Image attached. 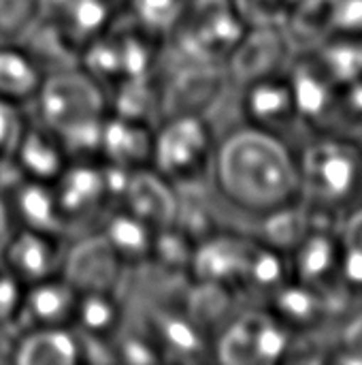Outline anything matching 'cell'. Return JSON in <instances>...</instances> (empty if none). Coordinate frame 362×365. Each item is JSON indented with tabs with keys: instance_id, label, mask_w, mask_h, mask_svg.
<instances>
[{
	"instance_id": "9a60e30c",
	"label": "cell",
	"mask_w": 362,
	"mask_h": 365,
	"mask_svg": "<svg viewBox=\"0 0 362 365\" xmlns=\"http://www.w3.org/2000/svg\"><path fill=\"white\" fill-rule=\"evenodd\" d=\"M0 195L4 197L13 227L68 240V229L53 184L28 180L13 171L11 178L0 186Z\"/></svg>"
},
{
	"instance_id": "44dd1931",
	"label": "cell",
	"mask_w": 362,
	"mask_h": 365,
	"mask_svg": "<svg viewBox=\"0 0 362 365\" xmlns=\"http://www.w3.org/2000/svg\"><path fill=\"white\" fill-rule=\"evenodd\" d=\"M98 233L107 240V244L115 250L128 269L147 265L151 261L156 229L126 207H113L102 220Z\"/></svg>"
},
{
	"instance_id": "ffe728a7",
	"label": "cell",
	"mask_w": 362,
	"mask_h": 365,
	"mask_svg": "<svg viewBox=\"0 0 362 365\" xmlns=\"http://www.w3.org/2000/svg\"><path fill=\"white\" fill-rule=\"evenodd\" d=\"M156 126L132 122L107 111L102 124L100 160L122 167L126 171H139L151 167Z\"/></svg>"
},
{
	"instance_id": "4316f807",
	"label": "cell",
	"mask_w": 362,
	"mask_h": 365,
	"mask_svg": "<svg viewBox=\"0 0 362 365\" xmlns=\"http://www.w3.org/2000/svg\"><path fill=\"white\" fill-rule=\"evenodd\" d=\"M188 0H124V15L143 30L166 38L186 11Z\"/></svg>"
},
{
	"instance_id": "5b68a950",
	"label": "cell",
	"mask_w": 362,
	"mask_h": 365,
	"mask_svg": "<svg viewBox=\"0 0 362 365\" xmlns=\"http://www.w3.org/2000/svg\"><path fill=\"white\" fill-rule=\"evenodd\" d=\"M305 334L284 325L267 308L239 310L213 338V357L224 364L294 361V349Z\"/></svg>"
},
{
	"instance_id": "8992f818",
	"label": "cell",
	"mask_w": 362,
	"mask_h": 365,
	"mask_svg": "<svg viewBox=\"0 0 362 365\" xmlns=\"http://www.w3.org/2000/svg\"><path fill=\"white\" fill-rule=\"evenodd\" d=\"M105 90L77 64L47 73L28 113L60 133L73 124L107 115Z\"/></svg>"
},
{
	"instance_id": "2e32d148",
	"label": "cell",
	"mask_w": 362,
	"mask_h": 365,
	"mask_svg": "<svg viewBox=\"0 0 362 365\" xmlns=\"http://www.w3.org/2000/svg\"><path fill=\"white\" fill-rule=\"evenodd\" d=\"M9 163L15 169V173L21 178L53 184L62 175L70 158L62 145L60 135L28 113L26 128Z\"/></svg>"
},
{
	"instance_id": "7402d4cb",
	"label": "cell",
	"mask_w": 362,
	"mask_h": 365,
	"mask_svg": "<svg viewBox=\"0 0 362 365\" xmlns=\"http://www.w3.org/2000/svg\"><path fill=\"white\" fill-rule=\"evenodd\" d=\"M107 109L113 115L158 126V122L162 120L160 75L122 79L107 92Z\"/></svg>"
},
{
	"instance_id": "8fae6325",
	"label": "cell",
	"mask_w": 362,
	"mask_h": 365,
	"mask_svg": "<svg viewBox=\"0 0 362 365\" xmlns=\"http://www.w3.org/2000/svg\"><path fill=\"white\" fill-rule=\"evenodd\" d=\"M299 115L309 133L333 130L339 101V86L324 71L309 49L297 51L288 73Z\"/></svg>"
},
{
	"instance_id": "836d02e7",
	"label": "cell",
	"mask_w": 362,
	"mask_h": 365,
	"mask_svg": "<svg viewBox=\"0 0 362 365\" xmlns=\"http://www.w3.org/2000/svg\"><path fill=\"white\" fill-rule=\"evenodd\" d=\"M339 240L346 246L362 248V203L348 210L339 220Z\"/></svg>"
},
{
	"instance_id": "7a4b0ae2",
	"label": "cell",
	"mask_w": 362,
	"mask_h": 365,
	"mask_svg": "<svg viewBox=\"0 0 362 365\" xmlns=\"http://www.w3.org/2000/svg\"><path fill=\"white\" fill-rule=\"evenodd\" d=\"M299 199L318 214L341 220L362 203V139L322 130L297 148Z\"/></svg>"
},
{
	"instance_id": "9c48e42d",
	"label": "cell",
	"mask_w": 362,
	"mask_h": 365,
	"mask_svg": "<svg viewBox=\"0 0 362 365\" xmlns=\"http://www.w3.org/2000/svg\"><path fill=\"white\" fill-rule=\"evenodd\" d=\"M162 118L203 115L209 118L233 88L226 64L183 62L162 64Z\"/></svg>"
},
{
	"instance_id": "5bb4252c",
	"label": "cell",
	"mask_w": 362,
	"mask_h": 365,
	"mask_svg": "<svg viewBox=\"0 0 362 365\" xmlns=\"http://www.w3.org/2000/svg\"><path fill=\"white\" fill-rule=\"evenodd\" d=\"M128 267L96 231L83 237L70 240L62 276L81 291H119Z\"/></svg>"
},
{
	"instance_id": "d590c367",
	"label": "cell",
	"mask_w": 362,
	"mask_h": 365,
	"mask_svg": "<svg viewBox=\"0 0 362 365\" xmlns=\"http://www.w3.org/2000/svg\"><path fill=\"white\" fill-rule=\"evenodd\" d=\"M13 173V167H11V163L9 160H4V158H0V186L9 180V175Z\"/></svg>"
},
{
	"instance_id": "83f0119b",
	"label": "cell",
	"mask_w": 362,
	"mask_h": 365,
	"mask_svg": "<svg viewBox=\"0 0 362 365\" xmlns=\"http://www.w3.org/2000/svg\"><path fill=\"white\" fill-rule=\"evenodd\" d=\"M43 13V0H0V43H19Z\"/></svg>"
},
{
	"instance_id": "4fadbf2b",
	"label": "cell",
	"mask_w": 362,
	"mask_h": 365,
	"mask_svg": "<svg viewBox=\"0 0 362 365\" xmlns=\"http://www.w3.org/2000/svg\"><path fill=\"white\" fill-rule=\"evenodd\" d=\"M122 15L124 0H43V17L58 30L75 58Z\"/></svg>"
},
{
	"instance_id": "d6986e66",
	"label": "cell",
	"mask_w": 362,
	"mask_h": 365,
	"mask_svg": "<svg viewBox=\"0 0 362 365\" xmlns=\"http://www.w3.org/2000/svg\"><path fill=\"white\" fill-rule=\"evenodd\" d=\"M156 231L173 227L179 207V190L151 167L130 173L124 199L119 203Z\"/></svg>"
},
{
	"instance_id": "d6a6232c",
	"label": "cell",
	"mask_w": 362,
	"mask_h": 365,
	"mask_svg": "<svg viewBox=\"0 0 362 365\" xmlns=\"http://www.w3.org/2000/svg\"><path fill=\"white\" fill-rule=\"evenodd\" d=\"M358 34H362V0H331L329 36Z\"/></svg>"
},
{
	"instance_id": "30bf717a",
	"label": "cell",
	"mask_w": 362,
	"mask_h": 365,
	"mask_svg": "<svg viewBox=\"0 0 362 365\" xmlns=\"http://www.w3.org/2000/svg\"><path fill=\"white\" fill-rule=\"evenodd\" d=\"M297 51L299 49L286 28L250 24L243 38L226 60L230 83L239 88L262 77L286 75Z\"/></svg>"
},
{
	"instance_id": "484cf974",
	"label": "cell",
	"mask_w": 362,
	"mask_h": 365,
	"mask_svg": "<svg viewBox=\"0 0 362 365\" xmlns=\"http://www.w3.org/2000/svg\"><path fill=\"white\" fill-rule=\"evenodd\" d=\"M333 81L344 88L362 77V34L358 36H326L309 49Z\"/></svg>"
},
{
	"instance_id": "1f68e13d",
	"label": "cell",
	"mask_w": 362,
	"mask_h": 365,
	"mask_svg": "<svg viewBox=\"0 0 362 365\" xmlns=\"http://www.w3.org/2000/svg\"><path fill=\"white\" fill-rule=\"evenodd\" d=\"M28 122V109L0 98V158L9 160Z\"/></svg>"
},
{
	"instance_id": "e0dca14e",
	"label": "cell",
	"mask_w": 362,
	"mask_h": 365,
	"mask_svg": "<svg viewBox=\"0 0 362 365\" xmlns=\"http://www.w3.org/2000/svg\"><path fill=\"white\" fill-rule=\"evenodd\" d=\"M79 291L62 276L26 287L17 331L32 327H73Z\"/></svg>"
},
{
	"instance_id": "d4e9b609",
	"label": "cell",
	"mask_w": 362,
	"mask_h": 365,
	"mask_svg": "<svg viewBox=\"0 0 362 365\" xmlns=\"http://www.w3.org/2000/svg\"><path fill=\"white\" fill-rule=\"evenodd\" d=\"M126 317V306L115 291H81L75 308L73 327L90 340L111 344Z\"/></svg>"
},
{
	"instance_id": "f1b7e54d",
	"label": "cell",
	"mask_w": 362,
	"mask_h": 365,
	"mask_svg": "<svg viewBox=\"0 0 362 365\" xmlns=\"http://www.w3.org/2000/svg\"><path fill=\"white\" fill-rule=\"evenodd\" d=\"M333 130L362 139V77L346 83L339 90Z\"/></svg>"
},
{
	"instance_id": "6da1fadb",
	"label": "cell",
	"mask_w": 362,
	"mask_h": 365,
	"mask_svg": "<svg viewBox=\"0 0 362 365\" xmlns=\"http://www.w3.org/2000/svg\"><path fill=\"white\" fill-rule=\"evenodd\" d=\"M209 186L243 222H252L299 199L297 150L254 126L220 133Z\"/></svg>"
},
{
	"instance_id": "ba28073f",
	"label": "cell",
	"mask_w": 362,
	"mask_h": 365,
	"mask_svg": "<svg viewBox=\"0 0 362 365\" xmlns=\"http://www.w3.org/2000/svg\"><path fill=\"white\" fill-rule=\"evenodd\" d=\"M237 90V113L239 124L254 126L262 133H269L294 150L312 135L303 124L292 88L286 75H271Z\"/></svg>"
},
{
	"instance_id": "52a82bcc",
	"label": "cell",
	"mask_w": 362,
	"mask_h": 365,
	"mask_svg": "<svg viewBox=\"0 0 362 365\" xmlns=\"http://www.w3.org/2000/svg\"><path fill=\"white\" fill-rule=\"evenodd\" d=\"M53 188L68 229V240L96 233L107 214L119 205L100 160H70L53 182Z\"/></svg>"
},
{
	"instance_id": "277c9868",
	"label": "cell",
	"mask_w": 362,
	"mask_h": 365,
	"mask_svg": "<svg viewBox=\"0 0 362 365\" xmlns=\"http://www.w3.org/2000/svg\"><path fill=\"white\" fill-rule=\"evenodd\" d=\"M218 130L203 115H166L154 130L151 169L175 188L209 182Z\"/></svg>"
},
{
	"instance_id": "603a6c76",
	"label": "cell",
	"mask_w": 362,
	"mask_h": 365,
	"mask_svg": "<svg viewBox=\"0 0 362 365\" xmlns=\"http://www.w3.org/2000/svg\"><path fill=\"white\" fill-rule=\"evenodd\" d=\"M45 75L43 66L19 43H0V98L28 109Z\"/></svg>"
},
{
	"instance_id": "3957f363",
	"label": "cell",
	"mask_w": 362,
	"mask_h": 365,
	"mask_svg": "<svg viewBox=\"0 0 362 365\" xmlns=\"http://www.w3.org/2000/svg\"><path fill=\"white\" fill-rule=\"evenodd\" d=\"M247 26L239 0H188L183 15L164 38L162 64H226Z\"/></svg>"
},
{
	"instance_id": "7c38bea8",
	"label": "cell",
	"mask_w": 362,
	"mask_h": 365,
	"mask_svg": "<svg viewBox=\"0 0 362 365\" xmlns=\"http://www.w3.org/2000/svg\"><path fill=\"white\" fill-rule=\"evenodd\" d=\"M68 242L66 237L13 227L0 246V267L26 287L58 276L64 267Z\"/></svg>"
},
{
	"instance_id": "ac0fdd59",
	"label": "cell",
	"mask_w": 362,
	"mask_h": 365,
	"mask_svg": "<svg viewBox=\"0 0 362 365\" xmlns=\"http://www.w3.org/2000/svg\"><path fill=\"white\" fill-rule=\"evenodd\" d=\"M11 359L21 365H75L85 361L83 342L75 327H32L15 334Z\"/></svg>"
},
{
	"instance_id": "e575fe53",
	"label": "cell",
	"mask_w": 362,
	"mask_h": 365,
	"mask_svg": "<svg viewBox=\"0 0 362 365\" xmlns=\"http://www.w3.org/2000/svg\"><path fill=\"white\" fill-rule=\"evenodd\" d=\"M11 231H13V222H11V216H9L4 197L0 195V246H2V242L6 240V235H9Z\"/></svg>"
},
{
	"instance_id": "cb8c5ba5",
	"label": "cell",
	"mask_w": 362,
	"mask_h": 365,
	"mask_svg": "<svg viewBox=\"0 0 362 365\" xmlns=\"http://www.w3.org/2000/svg\"><path fill=\"white\" fill-rule=\"evenodd\" d=\"M292 278L290 274V259L286 252L262 244L252 235V244L245 257L239 293L250 297H260L267 302V297L277 291L284 282Z\"/></svg>"
},
{
	"instance_id": "4dcf8cb0",
	"label": "cell",
	"mask_w": 362,
	"mask_h": 365,
	"mask_svg": "<svg viewBox=\"0 0 362 365\" xmlns=\"http://www.w3.org/2000/svg\"><path fill=\"white\" fill-rule=\"evenodd\" d=\"M26 284L0 267V331L17 334Z\"/></svg>"
},
{
	"instance_id": "f546056e",
	"label": "cell",
	"mask_w": 362,
	"mask_h": 365,
	"mask_svg": "<svg viewBox=\"0 0 362 365\" xmlns=\"http://www.w3.org/2000/svg\"><path fill=\"white\" fill-rule=\"evenodd\" d=\"M301 0H239V6L250 24L282 26L290 21Z\"/></svg>"
}]
</instances>
